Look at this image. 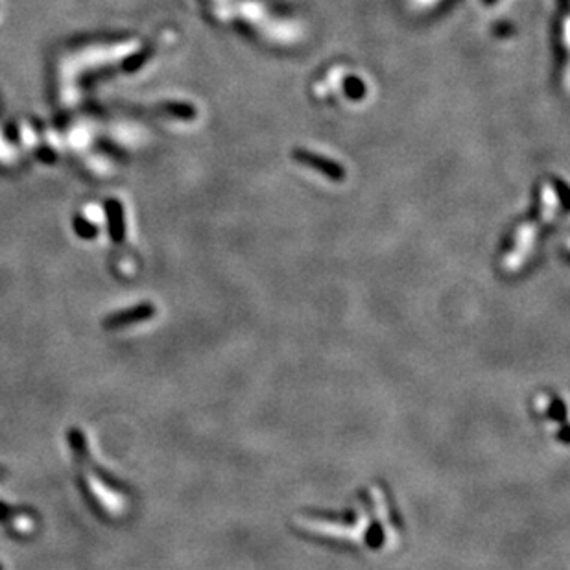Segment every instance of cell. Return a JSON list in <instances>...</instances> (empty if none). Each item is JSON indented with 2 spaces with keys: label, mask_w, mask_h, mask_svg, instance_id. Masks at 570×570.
<instances>
[{
  "label": "cell",
  "mask_w": 570,
  "mask_h": 570,
  "mask_svg": "<svg viewBox=\"0 0 570 570\" xmlns=\"http://www.w3.org/2000/svg\"><path fill=\"white\" fill-rule=\"evenodd\" d=\"M292 157L296 163H299V165L308 166V168H312V170L319 172L322 176H325L327 179L334 181V183H341V181H346V177H347L346 168H343L340 163L329 159V157L319 156V153H314V151L303 150V148H296V150L292 151Z\"/></svg>",
  "instance_id": "cell-1"
},
{
  "label": "cell",
  "mask_w": 570,
  "mask_h": 570,
  "mask_svg": "<svg viewBox=\"0 0 570 570\" xmlns=\"http://www.w3.org/2000/svg\"><path fill=\"white\" fill-rule=\"evenodd\" d=\"M153 314H156V308L151 307L150 303H144V305H137V307L129 308V310L111 314V316L106 317L103 327H106V329H122V327L135 325V323L144 322V319L151 317Z\"/></svg>",
  "instance_id": "cell-2"
},
{
  "label": "cell",
  "mask_w": 570,
  "mask_h": 570,
  "mask_svg": "<svg viewBox=\"0 0 570 570\" xmlns=\"http://www.w3.org/2000/svg\"><path fill=\"white\" fill-rule=\"evenodd\" d=\"M346 91L347 94L351 98H355V100H358V98H362L364 94H366V87H364V83L360 82L358 78H349L346 82Z\"/></svg>",
  "instance_id": "cell-3"
},
{
  "label": "cell",
  "mask_w": 570,
  "mask_h": 570,
  "mask_svg": "<svg viewBox=\"0 0 570 570\" xmlns=\"http://www.w3.org/2000/svg\"><path fill=\"white\" fill-rule=\"evenodd\" d=\"M6 474H8V471H6L4 467H0V478H4Z\"/></svg>",
  "instance_id": "cell-4"
},
{
  "label": "cell",
  "mask_w": 570,
  "mask_h": 570,
  "mask_svg": "<svg viewBox=\"0 0 570 570\" xmlns=\"http://www.w3.org/2000/svg\"><path fill=\"white\" fill-rule=\"evenodd\" d=\"M483 4H493V2H497V0H482Z\"/></svg>",
  "instance_id": "cell-5"
}]
</instances>
